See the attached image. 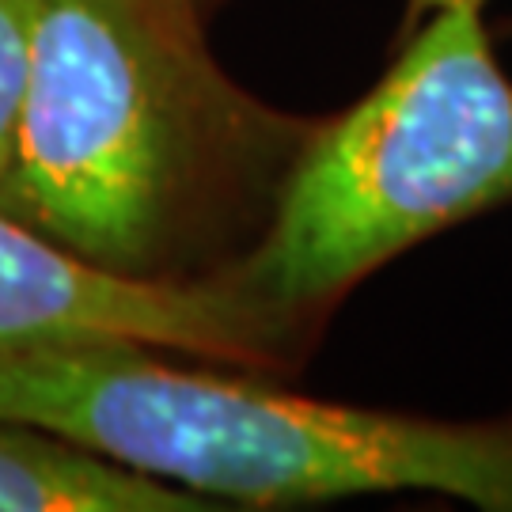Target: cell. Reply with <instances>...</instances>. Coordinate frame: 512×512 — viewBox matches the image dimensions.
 Returning <instances> with one entry per match:
<instances>
[{"label":"cell","mask_w":512,"mask_h":512,"mask_svg":"<svg viewBox=\"0 0 512 512\" xmlns=\"http://www.w3.org/2000/svg\"><path fill=\"white\" fill-rule=\"evenodd\" d=\"M202 27L171 0H31L0 209L137 281L236 262L319 118L243 92Z\"/></svg>","instance_id":"cell-1"},{"label":"cell","mask_w":512,"mask_h":512,"mask_svg":"<svg viewBox=\"0 0 512 512\" xmlns=\"http://www.w3.org/2000/svg\"><path fill=\"white\" fill-rule=\"evenodd\" d=\"M501 35H505V38H512V16L505 19V23H501Z\"/></svg>","instance_id":"cell-8"},{"label":"cell","mask_w":512,"mask_h":512,"mask_svg":"<svg viewBox=\"0 0 512 512\" xmlns=\"http://www.w3.org/2000/svg\"><path fill=\"white\" fill-rule=\"evenodd\" d=\"M308 338L220 274L122 277L0 209V349L137 342L213 365L277 372Z\"/></svg>","instance_id":"cell-4"},{"label":"cell","mask_w":512,"mask_h":512,"mask_svg":"<svg viewBox=\"0 0 512 512\" xmlns=\"http://www.w3.org/2000/svg\"><path fill=\"white\" fill-rule=\"evenodd\" d=\"M486 4L406 0L414 35L365 99L315 122L224 281L311 334L384 262L512 202V76Z\"/></svg>","instance_id":"cell-3"},{"label":"cell","mask_w":512,"mask_h":512,"mask_svg":"<svg viewBox=\"0 0 512 512\" xmlns=\"http://www.w3.org/2000/svg\"><path fill=\"white\" fill-rule=\"evenodd\" d=\"M217 501L133 471L35 421L0 418V512H213Z\"/></svg>","instance_id":"cell-5"},{"label":"cell","mask_w":512,"mask_h":512,"mask_svg":"<svg viewBox=\"0 0 512 512\" xmlns=\"http://www.w3.org/2000/svg\"><path fill=\"white\" fill-rule=\"evenodd\" d=\"M167 349H0V418L35 421L220 509L437 494L512 512V414L429 418L327 403Z\"/></svg>","instance_id":"cell-2"},{"label":"cell","mask_w":512,"mask_h":512,"mask_svg":"<svg viewBox=\"0 0 512 512\" xmlns=\"http://www.w3.org/2000/svg\"><path fill=\"white\" fill-rule=\"evenodd\" d=\"M27 35H31V0H0V179L8 171L19 99L27 80Z\"/></svg>","instance_id":"cell-6"},{"label":"cell","mask_w":512,"mask_h":512,"mask_svg":"<svg viewBox=\"0 0 512 512\" xmlns=\"http://www.w3.org/2000/svg\"><path fill=\"white\" fill-rule=\"evenodd\" d=\"M171 4H179L186 16H194V19H202V23H205V16L217 8L220 0H171Z\"/></svg>","instance_id":"cell-7"}]
</instances>
